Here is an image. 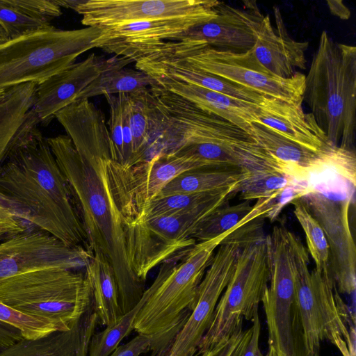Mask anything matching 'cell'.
<instances>
[{
    "label": "cell",
    "instance_id": "34",
    "mask_svg": "<svg viewBox=\"0 0 356 356\" xmlns=\"http://www.w3.org/2000/svg\"><path fill=\"white\" fill-rule=\"evenodd\" d=\"M291 203L295 216L305 234L308 252L316 265L314 268L331 280L329 245L322 227L300 197Z\"/></svg>",
    "mask_w": 356,
    "mask_h": 356
},
{
    "label": "cell",
    "instance_id": "10",
    "mask_svg": "<svg viewBox=\"0 0 356 356\" xmlns=\"http://www.w3.org/2000/svg\"><path fill=\"white\" fill-rule=\"evenodd\" d=\"M270 268L268 235L241 248L234 272L218 300L197 356L242 329L244 319L252 321L269 283Z\"/></svg>",
    "mask_w": 356,
    "mask_h": 356
},
{
    "label": "cell",
    "instance_id": "8",
    "mask_svg": "<svg viewBox=\"0 0 356 356\" xmlns=\"http://www.w3.org/2000/svg\"><path fill=\"white\" fill-rule=\"evenodd\" d=\"M143 57L181 59L264 97L303 101L305 75L300 72L290 79L274 75L257 60L252 48L234 53L209 47L202 41H166L148 49Z\"/></svg>",
    "mask_w": 356,
    "mask_h": 356
},
{
    "label": "cell",
    "instance_id": "5",
    "mask_svg": "<svg viewBox=\"0 0 356 356\" xmlns=\"http://www.w3.org/2000/svg\"><path fill=\"white\" fill-rule=\"evenodd\" d=\"M295 286L306 356H319L321 342L329 341L343 356L355 355V318L335 285L315 268L309 269V254L293 235Z\"/></svg>",
    "mask_w": 356,
    "mask_h": 356
},
{
    "label": "cell",
    "instance_id": "14",
    "mask_svg": "<svg viewBox=\"0 0 356 356\" xmlns=\"http://www.w3.org/2000/svg\"><path fill=\"white\" fill-rule=\"evenodd\" d=\"M355 187L341 181L321 183L300 198L320 224L330 251V272L339 293L356 286V249L349 223Z\"/></svg>",
    "mask_w": 356,
    "mask_h": 356
},
{
    "label": "cell",
    "instance_id": "19",
    "mask_svg": "<svg viewBox=\"0 0 356 356\" xmlns=\"http://www.w3.org/2000/svg\"><path fill=\"white\" fill-rule=\"evenodd\" d=\"M214 18L203 16L143 20L101 27V35L93 42L99 48L136 62L143 53L155 46L174 41L191 27Z\"/></svg>",
    "mask_w": 356,
    "mask_h": 356
},
{
    "label": "cell",
    "instance_id": "46",
    "mask_svg": "<svg viewBox=\"0 0 356 356\" xmlns=\"http://www.w3.org/2000/svg\"><path fill=\"white\" fill-rule=\"evenodd\" d=\"M15 234L8 229L0 228V241L4 240L8 236Z\"/></svg>",
    "mask_w": 356,
    "mask_h": 356
},
{
    "label": "cell",
    "instance_id": "15",
    "mask_svg": "<svg viewBox=\"0 0 356 356\" xmlns=\"http://www.w3.org/2000/svg\"><path fill=\"white\" fill-rule=\"evenodd\" d=\"M92 254L88 248L71 247L43 231L26 228L0 241V284L38 269L85 268Z\"/></svg>",
    "mask_w": 356,
    "mask_h": 356
},
{
    "label": "cell",
    "instance_id": "27",
    "mask_svg": "<svg viewBox=\"0 0 356 356\" xmlns=\"http://www.w3.org/2000/svg\"><path fill=\"white\" fill-rule=\"evenodd\" d=\"M92 253L85 273L91 285L93 309L98 323L106 327L123 315L118 286L114 270L106 257L99 250Z\"/></svg>",
    "mask_w": 356,
    "mask_h": 356
},
{
    "label": "cell",
    "instance_id": "32",
    "mask_svg": "<svg viewBox=\"0 0 356 356\" xmlns=\"http://www.w3.org/2000/svg\"><path fill=\"white\" fill-rule=\"evenodd\" d=\"M252 207L250 201L234 205L225 203L200 222L192 234V238L203 242L232 232L241 225L248 222L246 218Z\"/></svg>",
    "mask_w": 356,
    "mask_h": 356
},
{
    "label": "cell",
    "instance_id": "44",
    "mask_svg": "<svg viewBox=\"0 0 356 356\" xmlns=\"http://www.w3.org/2000/svg\"><path fill=\"white\" fill-rule=\"evenodd\" d=\"M12 331L7 325L0 323V349L5 348L10 341Z\"/></svg>",
    "mask_w": 356,
    "mask_h": 356
},
{
    "label": "cell",
    "instance_id": "24",
    "mask_svg": "<svg viewBox=\"0 0 356 356\" xmlns=\"http://www.w3.org/2000/svg\"><path fill=\"white\" fill-rule=\"evenodd\" d=\"M152 78L163 90L193 103L205 111L227 120L248 134L251 124L257 122L259 109L257 104L168 78Z\"/></svg>",
    "mask_w": 356,
    "mask_h": 356
},
{
    "label": "cell",
    "instance_id": "23",
    "mask_svg": "<svg viewBox=\"0 0 356 356\" xmlns=\"http://www.w3.org/2000/svg\"><path fill=\"white\" fill-rule=\"evenodd\" d=\"M98 323L92 307L70 330L55 331L34 340L22 339L1 350L0 356H88Z\"/></svg>",
    "mask_w": 356,
    "mask_h": 356
},
{
    "label": "cell",
    "instance_id": "38",
    "mask_svg": "<svg viewBox=\"0 0 356 356\" xmlns=\"http://www.w3.org/2000/svg\"><path fill=\"white\" fill-rule=\"evenodd\" d=\"M110 108L108 130L113 146L114 161L122 165L123 150V120L125 106L129 100L128 93L104 95Z\"/></svg>",
    "mask_w": 356,
    "mask_h": 356
},
{
    "label": "cell",
    "instance_id": "31",
    "mask_svg": "<svg viewBox=\"0 0 356 356\" xmlns=\"http://www.w3.org/2000/svg\"><path fill=\"white\" fill-rule=\"evenodd\" d=\"M156 84V80L143 71L128 67L112 69L102 73L92 81L79 93L75 101L88 99L101 95L131 93Z\"/></svg>",
    "mask_w": 356,
    "mask_h": 356
},
{
    "label": "cell",
    "instance_id": "29",
    "mask_svg": "<svg viewBox=\"0 0 356 356\" xmlns=\"http://www.w3.org/2000/svg\"><path fill=\"white\" fill-rule=\"evenodd\" d=\"M38 83L12 87L0 97V163L31 108Z\"/></svg>",
    "mask_w": 356,
    "mask_h": 356
},
{
    "label": "cell",
    "instance_id": "22",
    "mask_svg": "<svg viewBox=\"0 0 356 356\" xmlns=\"http://www.w3.org/2000/svg\"><path fill=\"white\" fill-rule=\"evenodd\" d=\"M302 101L289 102L264 97L259 105L255 123L270 128L282 136L314 152L332 147L311 113H305Z\"/></svg>",
    "mask_w": 356,
    "mask_h": 356
},
{
    "label": "cell",
    "instance_id": "16",
    "mask_svg": "<svg viewBox=\"0 0 356 356\" xmlns=\"http://www.w3.org/2000/svg\"><path fill=\"white\" fill-rule=\"evenodd\" d=\"M198 286L190 315L163 356H197L219 298L236 268L241 250L234 241L221 242Z\"/></svg>",
    "mask_w": 356,
    "mask_h": 356
},
{
    "label": "cell",
    "instance_id": "43",
    "mask_svg": "<svg viewBox=\"0 0 356 356\" xmlns=\"http://www.w3.org/2000/svg\"><path fill=\"white\" fill-rule=\"evenodd\" d=\"M327 6L330 13L341 19H348L350 16L349 9L343 4V1H327Z\"/></svg>",
    "mask_w": 356,
    "mask_h": 356
},
{
    "label": "cell",
    "instance_id": "11",
    "mask_svg": "<svg viewBox=\"0 0 356 356\" xmlns=\"http://www.w3.org/2000/svg\"><path fill=\"white\" fill-rule=\"evenodd\" d=\"M270 280L261 302L270 356H306L295 286L293 232L275 225L268 235Z\"/></svg>",
    "mask_w": 356,
    "mask_h": 356
},
{
    "label": "cell",
    "instance_id": "4",
    "mask_svg": "<svg viewBox=\"0 0 356 356\" xmlns=\"http://www.w3.org/2000/svg\"><path fill=\"white\" fill-rule=\"evenodd\" d=\"M228 234L196 243L160 264L135 319L134 330L138 334L175 337L193 308L198 286L216 249Z\"/></svg>",
    "mask_w": 356,
    "mask_h": 356
},
{
    "label": "cell",
    "instance_id": "26",
    "mask_svg": "<svg viewBox=\"0 0 356 356\" xmlns=\"http://www.w3.org/2000/svg\"><path fill=\"white\" fill-rule=\"evenodd\" d=\"M61 15L54 0H0V25L8 40L48 29Z\"/></svg>",
    "mask_w": 356,
    "mask_h": 356
},
{
    "label": "cell",
    "instance_id": "18",
    "mask_svg": "<svg viewBox=\"0 0 356 356\" xmlns=\"http://www.w3.org/2000/svg\"><path fill=\"white\" fill-rule=\"evenodd\" d=\"M220 1L213 0H83L76 12L86 27L137 21L203 16L215 18Z\"/></svg>",
    "mask_w": 356,
    "mask_h": 356
},
{
    "label": "cell",
    "instance_id": "9",
    "mask_svg": "<svg viewBox=\"0 0 356 356\" xmlns=\"http://www.w3.org/2000/svg\"><path fill=\"white\" fill-rule=\"evenodd\" d=\"M154 104L153 129L147 159L191 145L215 143L232 147L257 144L245 131L157 83L149 88Z\"/></svg>",
    "mask_w": 356,
    "mask_h": 356
},
{
    "label": "cell",
    "instance_id": "3",
    "mask_svg": "<svg viewBox=\"0 0 356 356\" xmlns=\"http://www.w3.org/2000/svg\"><path fill=\"white\" fill-rule=\"evenodd\" d=\"M355 97L356 47L323 31L305 75L303 100L334 147L355 152Z\"/></svg>",
    "mask_w": 356,
    "mask_h": 356
},
{
    "label": "cell",
    "instance_id": "25",
    "mask_svg": "<svg viewBox=\"0 0 356 356\" xmlns=\"http://www.w3.org/2000/svg\"><path fill=\"white\" fill-rule=\"evenodd\" d=\"M139 69L152 77L168 78L197 86L257 105H259L266 97L220 76L205 72L181 59L145 58L140 61Z\"/></svg>",
    "mask_w": 356,
    "mask_h": 356
},
{
    "label": "cell",
    "instance_id": "42",
    "mask_svg": "<svg viewBox=\"0 0 356 356\" xmlns=\"http://www.w3.org/2000/svg\"><path fill=\"white\" fill-rule=\"evenodd\" d=\"M252 333L250 340L241 356H268L264 355L259 348L261 321L257 313L252 321Z\"/></svg>",
    "mask_w": 356,
    "mask_h": 356
},
{
    "label": "cell",
    "instance_id": "40",
    "mask_svg": "<svg viewBox=\"0 0 356 356\" xmlns=\"http://www.w3.org/2000/svg\"><path fill=\"white\" fill-rule=\"evenodd\" d=\"M252 329H241L209 349V356H241L251 337Z\"/></svg>",
    "mask_w": 356,
    "mask_h": 356
},
{
    "label": "cell",
    "instance_id": "48",
    "mask_svg": "<svg viewBox=\"0 0 356 356\" xmlns=\"http://www.w3.org/2000/svg\"><path fill=\"white\" fill-rule=\"evenodd\" d=\"M163 354L162 353H161L160 352H158V353L152 352V353L151 355V356H163Z\"/></svg>",
    "mask_w": 356,
    "mask_h": 356
},
{
    "label": "cell",
    "instance_id": "2",
    "mask_svg": "<svg viewBox=\"0 0 356 356\" xmlns=\"http://www.w3.org/2000/svg\"><path fill=\"white\" fill-rule=\"evenodd\" d=\"M0 200L65 245L88 248L69 184L38 127L22 124L0 163Z\"/></svg>",
    "mask_w": 356,
    "mask_h": 356
},
{
    "label": "cell",
    "instance_id": "21",
    "mask_svg": "<svg viewBox=\"0 0 356 356\" xmlns=\"http://www.w3.org/2000/svg\"><path fill=\"white\" fill-rule=\"evenodd\" d=\"M276 27L269 15L261 20L252 51L260 63L274 75L282 79L293 77L298 70H305L308 42L293 40L288 34L279 7H273Z\"/></svg>",
    "mask_w": 356,
    "mask_h": 356
},
{
    "label": "cell",
    "instance_id": "47",
    "mask_svg": "<svg viewBox=\"0 0 356 356\" xmlns=\"http://www.w3.org/2000/svg\"><path fill=\"white\" fill-rule=\"evenodd\" d=\"M8 37L3 29L2 26L0 25V43L8 40Z\"/></svg>",
    "mask_w": 356,
    "mask_h": 356
},
{
    "label": "cell",
    "instance_id": "39",
    "mask_svg": "<svg viewBox=\"0 0 356 356\" xmlns=\"http://www.w3.org/2000/svg\"><path fill=\"white\" fill-rule=\"evenodd\" d=\"M173 339L163 335L138 334L127 343L119 345L109 356H140L149 351H166Z\"/></svg>",
    "mask_w": 356,
    "mask_h": 356
},
{
    "label": "cell",
    "instance_id": "45",
    "mask_svg": "<svg viewBox=\"0 0 356 356\" xmlns=\"http://www.w3.org/2000/svg\"><path fill=\"white\" fill-rule=\"evenodd\" d=\"M83 1V0H54L60 8H70L74 11Z\"/></svg>",
    "mask_w": 356,
    "mask_h": 356
},
{
    "label": "cell",
    "instance_id": "33",
    "mask_svg": "<svg viewBox=\"0 0 356 356\" xmlns=\"http://www.w3.org/2000/svg\"><path fill=\"white\" fill-rule=\"evenodd\" d=\"M240 183L215 192L176 194L155 197L143 205L131 220L124 223L158 216H172L190 211L230 190L238 189Z\"/></svg>",
    "mask_w": 356,
    "mask_h": 356
},
{
    "label": "cell",
    "instance_id": "12",
    "mask_svg": "<svg viewBox=\"0 0 356 356\" xmlns=\"http://www.w3.org/2000/svg\"><path fill=\"white\" fill-rule=\"evenodd\" d=\"M237 193L230 190L190 211L122 224L124 245L134 273L145 282L149 271L175 253L193 246L200 222Z\"/></svg>",
    "mask_w": 356,
    "mask_h": 356
},
{
    "label": "cell",
    "instance_id": "36",
    "mask_svg": "<svg viewBox=\"0 0 356 356\" xmlns=\"http://www.w3.org/2000/svg\"><path fill=\"white\" fill-rule=\"evenodd\" d=\"M147 297L145 290L140 302L134 309L123 314L113 324L95 333L90 341L88 356H109L122 339L134 330L135 319Z\"/></svg>",
    "mask_w": 356,
    "mask_h": 356
},
{
    "label": "cell",
    "instance_id": "13",
    "mask_svg": "<svg viewBox=\"0 0 356 356\" xmlns=\"http://www.w3.org/2000/svg\"><path fill=\"white\" fill-rule=\"evenodd\" d=\"M209 168L193 156L158 153L136 165L124 168L109 154L104 160V177L111 202L122 224L154 199L171 180L191 170Z\"/></svg>",
    "mask_w": 356,
    "mask_h": 356
},
{
    "label": "cell",
    "instance_id": "50",
    "mask_svg": "<svg viewBox=\"0 0 356 356\" xmlns=\"http://www.w3.org/2000/svg\"><path fill=\"white\" fill-rule=\"evenodd\" d=\"M267 355H268V356H270L268 353H267Z\"/></svg>",
    "mask_w": 356,
    "mask_h": 356
},
{
    "label": "cell",
    "instance_id": "41",
    "mask_svg": "<svg viewBox=\"0 0 356 356\" xmlns=\"http://www.w3.org/2000/svg\"><path fill=\"white\" fill-rule=\"evenodd\" d=\"M0 228L9 230L13 234L24 231L27 227L24 221L0 200Z\"/></svg>",
    "mask_w": 356,
    "mask_h": 356
},
{
    "label": "cell",
    "instance_id": "20",
    "mask_svg": "<svg viewBox=\"0 0 356 356\" xmlns=\"http://www.w3.org/2000/svg\"><path fill=\"white\" fill-rule=\"evenodd\" d=\"M247 3L246 11L220 2L214 19L191 27L174 41H202L209 47L234 53L250 50L264 16L252 1Z\"/></svg>",
    "mask_w": 356,
    "mask_h": 356
},
{
    "label": "cell",
    "instance_id": "7",
    "mask_svg": "<svg viewBox=\"0 0 356 356\" xmlns=\"http://www.w3.org/2000/svg\"><path fill=\"white\" fill-rule=\"evenodd\" d=\"M102 32L101 27L61 30L52 26L0 43V90L48 79L95 48Z\"/></svg>",
    "mask_w": 356,
    "mask_h": 356
},
{
    "label": "cell",
    "instance_id": "35",
    "mask_svg": "<svg viewBox=\"0 0 356 356\" xmlns=\"http://www.w3.org/2000/svg\"><path fill=\"white\" fill-rule=\"evenodd\" d=\"M297 184L302 183L282 171H259L251 173L244 179L240 183L237 193L240 194V200H259L270 197L284 188Z\"/></svg>",
    "mask_w": 356,
    "mask_h": 356
},
{
    "label": "cell",
    "instance_id": "30",
    "mask_svg": "<svg viewBox=\"0 0 356 356\" xmlns=\"http://www.w3.org/2000/svg\"><path fill=\"white\" fill-rule=\"evenodd\" d=\"M128 95L134 165L147 159L153 129L154 104L149 88Z\"/></svg>",
    "mask_w": 356,
    "mask_h": 356
},
{
    "label": "cell",
    "instance_id": "49",
    "mask_svg": "<svg viewBox=\"0 0 356 356\" xmlns=\"http://www.w3.org/2000/svg\"><path fill=\"white\" fill-rule=\"evenodd\" d=\"M6 90H0V97H2L3 95V94L5 93Z\"/></svg>",
    "mask_w": 356,
    "mask_h": 356
},
{
    "label": "cell",
    "instance_id": "6",
    "mask_svg": "<svg viewBox=\"0 0 356 356\" xmlns=\"http://www.w3.org/2000/svg\"><path fill=\"white\" fill-rule=\"evenodd\" d=\"M0 302L68 330L93 307L90 283L77 270L48 268L19 274L0 284Z\"/></svg>",
    "mask_w": 356,
    "mask_h": 356
},
{
    "label": "cell",
    "instance_id": "17",
    "mask_svg": "<svg viewBox=\"0 0 356 356\" xmlns=\"http://www.w3.org/2000/svg\"><path fill=\"white\" fill-rule=\"evenodd\" d=\"M132 59L115 56L106 59L95 54L74 63L36 86L33 102L24 124L38 127L49 124L54 115L73 103L79 93L102 73L124 67Z\"/></svg>",
    "mask_w": 356,
    "mask_h": 356
},
{
    "label": "cell",
    "instance_id": "28",
    "mask_svg": "<svg viewBox=\"0 0 356 356\" xmlns=\"http://www.w3.org/2000/svg\"><path fill=\"white\" fill-rule=\"evenodd\" d=\"M250 174L239 169L191 170L175 177L155 197L218 191L241 182Z\"/></svg>",
    "mask_w": 356,
    "mask_h": 356
},
{
    "label": "cell",
    "instance_id": "1",
    "mask_svg": "<svg viewBox=\"0 0 356 356\" xmlns=\"http://www.w3.org/2000/svg\"><path fill=\"white\" fill-rule=\"evenodd\" d=\"M67 135L47 138L65 177L83 225L88 248L101 251L113 266L123 314L134 309L145 282L132 271L122 225L106 190L104 160L113 146L103 112L88 99L74 102L54 115Z\"/></svg>",
    "mask_w": 356,
    "mask_h": 356
},
{
    "label": "cell",
    "instance_id": "37",
    "mask_svg": "<svg viewBox=\"0 0 356 356\" xmlns=\"http://www.w3.org/2000/svg\"><path fill=\"white\" fill-rule=\"evenodd\" d=\"M0 323L19 331L23 339L34 340L58 331L51 323L23 313L0 302Z\"/></svg>",
    "mask_w": 356,
    "mask_h": 356
}]
</instances>
